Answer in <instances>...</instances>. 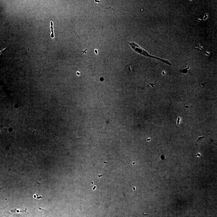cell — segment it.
<instances>
[{
	"instance_id": "1",
	"label": "cell",
	"mask_w": 217,
	"mask_h": 217,
	"mask_svg": "<svg viewBox=\"0 0 217 217\" xmlns=\"http://www.w3.org/2000/svg\"><path fill=\"white\" fill-rule=\"evenodd\" d=\"M128 43L130 44V46L132 47V48L137 53L141 54V55L144 56L149 57L153 58L156 59V60H159V61H161L163 63L167 64V65L171 66V62L168 60L163 59L161 58L156 57L150 55L146 51L143 49L142 48L140 47L138 45L134 43V42H128Z\"/></svg>"
},
{
	"instance_id": "2",
	"label": "cell",
	"mask_w": 217,
	"mask_h": 217,
	"mask_svg": "<svg viewBox=\"0 0 217 217\" xmlns=\"http://www.w3.org/2000/svg\"><path fill=\"white\" fill-rule=\"evenodd\" d=\"M51 32H52V34H51V37L53 38L54 37V32H53V24L52 22H51Z\"/></svg>"
},
{
	"instance_id": "3",
	"label": "cell",
	"mask_w": 217,
	"mask_h": 217,
	"mask_svg": "<svg viewBox=\"0 0 217 217\" xmlns=\"http://www.w3.org/2000/svg\"><path fill=\"white\" fill-rule=\"evenodd\" d=\"M180 118H178V121H177L178 125H179V123H180Z\"/></svg>"
},
{
	"instance_id": "4",
	"label": "cell",
	"mask_w": 217,
	"mask_h": 217,
	"mask_svg": "<svg viewBox=\"0 0 217 217\" xmlns=\"http://www.w3.org/2000/svg\"><path fill=\"white\" fill-rule=\"evenodd\" d=\"M6 48H6L4 49L3 50H2V51H1V52H0V54H1V53H2V52H3V51L4 50H5V49H6Z\"/></svg>"
},
{
	"instance_id": "5",
	"label": "cell",
	"mask_w": 217,
	"mask_h": 217,
	"mask_svg": "<svg viewBox=\"0 0 217 217\" xmlns=\"http://www.w3.org/2000/svg\"><path fill=\"white\" fill-rule=\"evenodd\" d=\"M95 52H96V53L97 54V50H96L95 51Z\"/></svg>"
},
{
	"instance_id": "6",
	"label": "cell",
	"mask_w": 217,
	"mask_h": 217,
	"mask_svg": "<svg viewBox=\"0 0 217 217\" xmlns=\"http://www.w3.org/2000/svg\"><path fill=\"white\" fill-rule=\"evenodd\" d=\"M95 188H96V186H94V188H93V190H94V189H95Z\"/></svg>"
}]
</instances>
